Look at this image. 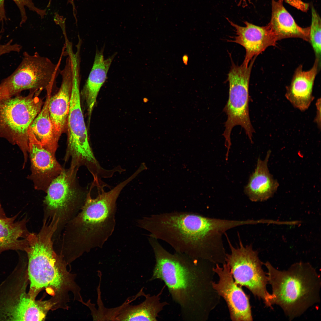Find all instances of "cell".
Returning <instances> with one entry per match:
<instances>
[{
    "label": "cell",
    "mask_w": 321,
    "mask_h": 321,
    "mask_svg": "<svg viewBox=\"0 0 321 321\" xmlns=\"http://www.w3.org/2000/svg\"><path fill=\"white\" fill-rule=\"evenodd\" d=\"M64 51L54 64L49 58L35 52L30 55L24 52L21 63L14 71L0 84V100L18 95L22 91L41 92L53 87L61 70Z\"/></svg>",
    "instance_id": "8"
},
{
    "label": "cell",
    "mask_w": 321,
    "mask_h": 321,
    "mask_svg": "<svg viewBox=\"0 0 321 321\" xmlns=\"http://www.w3.org/2000/svg\"><path fill=\"white\" fill-rule=\"evenodd\" d=\"M27 262L19 259L0 284V321H43L53 304L36 300L27 292Z\"/></svg>",
    "instance_id": "6"
},
{
    "label": "cell",
    "mask_w": 321,
    "mask_h": 321,
    "mask_svg": "<svg viewBox=\"0 0 321 321\" xmlns=\"http://www.w3.org/2000/svg\"><path fill=\"white\" fill-rule=\"evenodd\" d=\"M163 288L156 295L144 293L145 300L138 305L129 304L136 299L134 296L128 298L120 306L114 308L113 321H157L158 314L169 305L166 301H160Z\"/></svg>",
    "instance_id": "18"
},
{
    "label": "cell",
    "mask_w": 321,
    "mask_h": 321,
    "mask_svg": "<svg viewBox=\"0 0 321 321\" xmlns=\"http://www.w3.org/2000/svg\"><path fill=\"white\" fill-rule=\"evenodd\" d=\"M271 153L269 150L263 160L259 158L254 171L250 176L244 192L252 202L264 201L272 197L279 184L269 172L268 162Z\"/></svg>",
    "instance_id": "19"
},
{
    "label": "cell",
    "mask_w": 321,
    "mask_h": 321,
    "mask_svg": "<svg viewBox=\"0 0 321 321\" xmlns=\"http://www.w3.org/2000/svg\"><path fill=\"white\" fill-rule=\"evenodd\" d=\"M149 237L163 241L176 252L192 258L212 261L223 244V221L199 214L174 212L152 215L137 220Z\"/></svg>",
    "instance_id": "2"
},
{
    "label": "cell",
    "mask_w": 321,
    "mask_h": 321,
    "mask_svg": "<svg viewBox=\"0 0 321 321\" xmlns=\"http://www.w3.org/2000/svg\"><path fill=\"white\" fill-rule=\"evenodd\" d=\"M253 58L248 66L235 64L231 59V65L228 75L229 94L224 108L227 116L223 134L225 145L229 151L231 145V135L232 129L237 125L243 128L251 143L255 130L251 124L249 111V86L252 69L256 59Z\"/></svg>",
    "instance_id": "9"
},
{
    "label": "cell",
    "mask_w": 321,
    "mask_h": 321,
    "mask_svg": "<svg viewBox=\"0 0 321 321\" xmlns=\"http://www.w3.org/2000/svg\"><path fill=\"white\" fill-rule=\"evenodd\" d=\"M78 169L71 166L63 169L51 182L46 193L44 203L50 215H55L61 220L68 217L76 209L81 207L88 191L81 188L77 179Z\"/></svg>",
    "instance_id": "12"
},
{
    "label": "cell",
    "mask_w": 321,
    "mask_h": 321,
    "mask_svg": "<svg viewBox=\"0 0 321 321\" xmlns=\"http://www.w3.org/2000/svg\"><path fill=\"white\" fill-rule=\"evenodd\" d=\"M226 19L235 29L236 35L233 37V40L229 41L240 45L245 48L246 54L242 64L246 66L254 57H257L268 47L276 45L277 41L268 25L260 26L244 21L246 26L242 27L227 18Z\"/></svg>",
    "instance_id": "16"
},
{
    "label": "cell",
    "mask_w": 321,
    "mask_h": 321,
    "mask_svg": "<svg viewBox=\"0 0 321 321\" xmlns=\"http://www.w3.org/2000/svg\"><path fill=\"white\" fill-rule=\"evenodd\" d=\"M7 217L5 212L0 202V219H3Z\"/></svg>",
    "instance_id": "28"
},
{
    "label": "cell",
    "mask_w": 321,
    "mask_h": 321,
    "mask_svg": "<svg viewBox=\"0 0 321 321\" xmlns=\"http://www.w3.org/2000/svg\"><path fill=\"white\" fill-rule=\"evenodd\" d=\"M213 270L219 277L217 283H213V288L225 300L231 320L234 321L252 320L249 295L246 294L241 286L235 281L229 265L226 262L221 267L216 264Z\"/></svg>",
    "instance_id": "13"
},
{
    "label": "cell",
    "mask_w": 321,
    "mask_h": 321,
    "mask_svg": "<svg viewBox=\"0 0 321 321\" xmlns=\"http://www.w3.org/2000/svg\"><path fill=\"white\" fill-rule=\"evenodd\" d=\"M263 264L272 287V305L279 306L290 320L300 316L320 302V277L309 263L297 262L283 270L276 268L269 262Z\"/></svg>",
    "instance_id": "4"
},
{
    "label": "cell",
    "mask_w": 321,
    "mask_h": 321,
    "mask_svg": "<svg viewBox=\"0 0 321 321\" xmlns=\"http://www.w3.org/2000/svg\"><path fill=\"white\" fill-rule=\"evenodd\" d=\"M103 49L97 50L93 65L82 90L86 103L89 119L99 91L107 79L111 64L116 54L105 59Z\"/></svg>",
    "instance_id": "21"
},
{
    "label": "cell",
    "mask_w": 321,
    "mask_h": 321,
    "mask_svg": "<svg viewBox=\"0 0 321 321\" xmlns=\"http://www.w3.org/2000/svg\"><path fill=\"white\" fill-rule=\"evenodd\" d=\"M59 224L54 218H46L38 234L30 233L26 238L28 245L24 251L28 260V292L34 298L44 288L60 291L71 283L64 262L53 248L52 237Z\"/></svg>",
    "instance_id": "5"
},
{
    "label": "cell",
    "mask_w": 321,
    "mask_h": 321,
    "mask_svg": "<svg viewBox=\"0 0 321 321\" xmlns=\"http://www.w3.org/2000/svg\"><path fill=\"white\" fill-rule=\"evenodd\" d=\"M18 215L0 219V254L9 250L24 251L28 246L27 220L15 221Z\"/></svg>",
    "instance_id": "22"
},
{
    "label": "cell",
    "mask_w": 321,
    "mask_h": 321,
    "mask_svg": "<svg viewBox=\"0 0 321 321\" xmlns=\"http://www.w3.org/2000/svg\"><path fill=\"white\" fill-rule=\"evenodd\" d=\"M132 180L129 177L111 190L102 188L95 198L88 193L81 211L72 220L66 230L64 248L76 253V257L92 249L102 248L113 233L116 221V201L124 188Z\"/></svg>",
    "instance_id": "3"
},
{
    "label": "cell",
    "mask_w": 321,
    "mask_h": 321,
    "mask_svg": "<svg viewBox=\"0 0 321 321\" xmlns=\"http://www.w3.org/2000/svg\"><path fill=\"white\" fill-rule=\"evenodd\" d=\"M80 77L74 76L67 120V146L64 159H71L70 166L79 168L86 166L89 170L96 168L99 163L90 146L87 130L81 109Z\"/></svg>",
    "instance_id": "11"
},
{
    "label": "cell",
    "mask_w": 321,
    "mask_h": 321,
    "mask_svg": "<svg viewBox=\"0 0 321 321\" xmlns=\"http://www.w3.org/2000/svg\"><path fill=\"white\" fill-rule=\"evenodd\" d=\"M283 1L272 0V14L267 25L277 41L290 38H298L309 41V27L298 26L283 4Z\"/></svg>",
    "instance_id": "20"
},
{
    "label": "cell",
    "mask_w": 321,
    "mask_h": 321,
    "mask_svg": "<svg viewBox=\"0 0 321 321\" xmlns=\"http://www.w3.org/2000/svg\"><path fill=\"white\" fill-rule=\"evenodd\" d=\"M155 264L150 281H163L173 300L180 307L184 320H207L219 302L213 286L215 264L181 253H170L150 237Z\"/></svg>",
    "instance_id": "1"
},
{
    "label": "cell",
    "mask_w": 321,
    "mask_h": 321,
    "mask_svg": "<svg viewBox=\"0 0 321 321\" xmlns=\"http://www.w3.org/2000/svg\"><path fill=\"white\" fill-rule=\"evenodd\" d=\"M38 94L30 92L26 96L18 95L0 100V137L20 149L23 169L29 156V128L44 104Z\"/></svg>",
    "instance_id": "7"
},
{
    "label": "cell",
    "mask_w": 321,
    "mask_h": 321,
    "mask_svg": "<svg viewBox=\"0 0 321 321\" xmlns=\"http://www.w3.org/2000/svg\"><path fill=\"white\" fill-rule=\"evenodd\" d=\"M320 66L316 59L308 70H303L302 66L300 65L295 70L290 84L286 88V97L294 107L301 111L308 109L314 99V81Z\"/></svg>",
    "instance_id": "17"
},
{
    "label": "cell",
    "mask_w": 321,
    "mask_h": 321,
    "mask_svg": "<svg viewBox=\"0 0 321 321\" xmlns=\"http://www.w3.org/2000/svg\"><path fill=\"white\" fill-rule=\"evenodd\" d=\"M279 0V1H283V0ZM292 1H300V0H292Z\"/></svg>",
    "instance_id": "29"
},
{
    "label": "cell",
    "mask_w": 321,
    "mask_h": 321,
    "mask_svg": "<svg viewBox=\"0 0 321 321\" xmlns=\"http://www.w3.org/2000/svg\"><path fill=\"white\" fill-rule=\"evenodd\" d=\"M311 21L309 27V42L317 59L321 64V18L313 6L311 7Z\"/></svg>",
    "instance_id": "24"
},
{
    "label": "cell",
    "mask_w": 321,
    "mask_h": 321,
    "mask_svg": "<svg viewBox=\"0 0 321 321\" xmlns=\"http://www.w3.org/2000/svg\"><path fill=\"white\" fill-rule=\"evenodd\" d=\"M21 48V45L17 43H13L12 40L6 43H2L0 37V56L12 52H19Z\"/></svg>",
    "instance_id": "26"
},
{
    "label": "cell",
    "mask_w": 321,
    "mask_h": 321,
    "mask_svg": "<svg viewBox=\"0 0 321 321\" xmlns=\"http://www.w3.org/2000/svg\"><path fill=\"white\" fill-rule=\"evenodd\" d=\"M46 91L45 101L41 111L32 122L29 129L45 148L55 155L59 139L56 134L48 108L52 89H49Z\"/></svg>",
    "instance_id": "23"
},
{
    "label": "cell",
    "mask_w": 321,
    "mask_h": 321,
    "mask_svg": "<svg viewBox=\"0 0 321 321\" xmlns=\"http://www.w3.org/2000/svg\"><path fill=\"white\" fill-rule=\"evenodd\" d=\"M67 55L65 66L60 73L61 86L58 92L51 96L48 105L51 119L59 139L67 128L74 72L73 58L69 54Z\"/></svg>",
    "instance_id": "15"
},
{
    "label": "cell",
    "mask_w": 321,
    "mask_h": 321,
    "mask_svg": "<svg viewBox=\"0 0 321 321\" xmlns=\"http://www.w3.org/2000/svg\"><path fill=\"white\" fill-rule=\"evenodd\" d=\"M17 5L20 12L21 21L20 26L24 23L27 19L25 7H28L29 10L35 11L40 14L41 17L45 14V10H41L35 7L32 3V0H12ZM5 0H0V22L6 19L5 12L4 7Z\"/></svg>",
    "instance_id": "25"
},
{
    "label": "cell",
    "mask_w": 321,
    "mask_h": 321,
    "mask_svg": "<svg viewBox=\"0 0 321 321\" xmlns=\"http://www.w3.org/2000/svg\"><path fill=\"white\" fill-rule=\"evenodd\" d=\"M225 234L231 251L226 253V262L230 267L235 281L262 300L266 306L271 307V295L267 289L268 277L262 268L263 263L258 251L254 250L251 244L244 246L240 237L239 246L235 247Z\"/></svg>",
    "instance_id": "10"
},
{
    "label": "cell",
    "mask_w": 321,
    "mask_h": 321,
    "mask_svg": "<svg viewBox=\"0 0 321 321\" xmlns=\"http://www.w3.org/2000/svg\"><path fill=\"white\" fill-rule=\"evenodd\" d=\"M29 136L31 173L27 178L32 182L35 189L46 192L63 168L57 160L55 155L45 148L29 129Z\"/></svg>",
    "instance_id": "14"
},
{
    "label": "cell",
    "mask_w": 321,
    "mask_h": 321,
    "mask_svg": "<svg viewBox=\"0 0 321 321\" xmlns=\"http://www.w3.org/2000/svg\"><path fill=\"white\" fill-rule=\"evenodd\" d=\"M316 102V114L314 121L316 124L318 128L320 130L321 126L320 98L318 99Z\"/></svg>",
    "instance_id": "27"
}]
</instances>
